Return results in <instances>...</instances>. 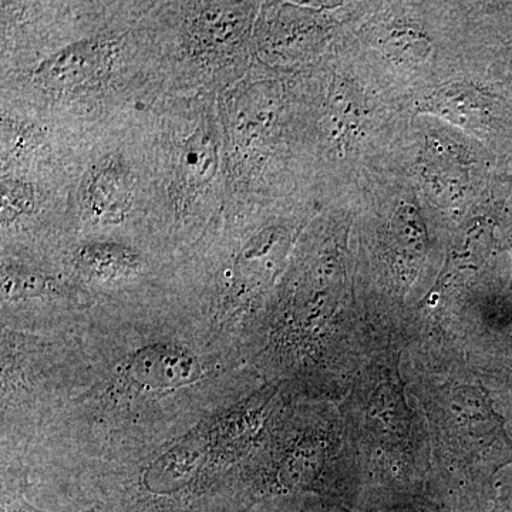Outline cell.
Masks as SVG:
<instances>
[{"mask_svg":"<svg viewBox=\"0 0 512 512\" xmlns=\"http://www.w3.org/2000/svg\"><path fill=\"white\" fill-rule=\"evenodd\" d=\"M84 202L94 220L104 224L123 221L131 204L127 171L119 163L100 165L87 181Z\"/></svg>","mask_w":512,"mask_h":512,"instance_id":"6da1fadb","label":"cell"},{"mask_svg":"<svg viewBox=\"0 0 512 512\" xmlns=\"http://www.w3.org/2000/svg\"><path fill=\"white\" fill-rule=\"evenodd\" d=\"M101 59L99 43H77L47 59L37 69V76L52 86H72L89 79L99 69Z\"/></svg>","mask_w":512,"mask_h":512,"instance_id":"7a4b0ae2","label":"cell"},{"mask_svg":"<svg viewBox=\"0 0 512 512\" xmlns=\"http://www.w3.org/2000/svg\"><path fill=\"white\" fill-rule=\"evenodd\" d=\"M2 198L3 221H13L32 208V191L28 185L10 183V181L3 183Z\"/></svg>","mask_w":512,"mask_h":512,"instance_id":"3957f363","label":"cell"}]
</instances>
